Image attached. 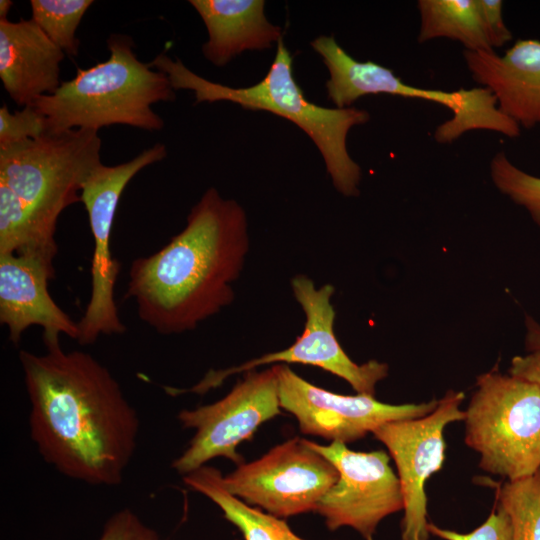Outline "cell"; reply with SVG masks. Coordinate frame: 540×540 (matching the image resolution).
Segmentation results:
<instances>
[{
    "label": "cell",
    "instance_id": "obj_1",
    "mask_svg": "<svg viewBox=\"0 0 540 540\" xmlns=\"http://www.w3.org/2000/svg\"><path fill=\"white\" fill-rule=\"evenodd\" d=\"M44 354L21 350L31 438L61 474L90 485L122 482L137 445L136 410L108 370L83 351L43 335Z\"/></svg>",
    "mask_w": 540,
    "mask_h": 540
},
{
    "label": "cell",
    "instance_id": "obj_2",
    "mask_svg": "<svg viewBox=\"0 0 540 540\" xmlns=\"http://www.w3.org/2000/svg\"><path fill=\"white\" fill-rule=\"evenodd\" d=\"M249 249L244 209L216 188L205 191L184 229L157 252L132 261L126 297L162 335L195 329L234 299Z\"/></svg>",
    "mask_w": 540,
    "mask_h": 540
},
{
    "label": "cell",
    "instance_id": "obj_3",
    "mask_svg": "<svg viewBox=\"0 0 540 540\" xmlns=\"http://www.w3.org/2000/svg\"><path fill=\"white\" fill-rule=\"evenodd\" d=\"M292 64L293 58L283 38L277 42L273 63L264 78L245 88L211 82L165 53L149 63L168 76L174 90H192L197 103L229 101L244 109L267 111L293 122L319 149L337 191L346 197L358 196L361 168L349 155L346 139L349 130L368 122L370 115L355 107L326 108L312 103L296 82Z\"/></svg>",
    "mask_w": 540,
    "mask_h": 540
},
{
    "label": "cell",
    "instance_id": "obj_4",
    "mask_svg": "<svg viewBox=\"0 0 540 540\" xmlns=\"http://www.w3.org/2000/svg\"><path fill=\"white\" fill-rule=\"evenodd\" d=\"M107 47L108 59L87 69L79 68L55 93L33 104L46 118V134L73 129L98 131L116 124L148 131L164 127L163 119L151 106L175 100L168 76L141 62L127 35H110Z\"/></svg>",
    "mask_w": 540,
    "mask_h": 540
},
{
    "label": "cell",
    "instance_id": "obj_5",
    "mask_svg": "<svg viewBox=\"0 0 540 540\" xmlns=\"http://www.w3.org/2000/svg\"><path fill=\"white\" fill-rule=\"evenodd\" d=\"M465 443L486 472L515 481L540 469V388L497 369L477 377L465 410Z\"/></svg>",
    "mask_w": 540,
    "mask_h": 540
},
{
    "label": "cell",
    "instance_id": "obj_6",
    "mask_svg": "<svg viewBox=\"0 0 540 540\" xmlns=\"http://www.w3.org/2000/svg\"><path fill=\"white\" fill-rule=\"evenodd\" d=\"M98 131L73 129L0 148V183L26 206L38 227L55 238L60 214L81 202L82 185L101 162Z\"/></svg>",
    "mask_w": 540,
    "mask_h": 540
},
{
    "label": "cell",
    "instance_id": "obj_7",
    "mask_svg": "<svg viewBox=\"0 0 540 540\" xmlns=\"http://www.w3.org/2000/svg\"><path fill=\"white\" fill-rule=\"evenodd\" d=\"M311 46L328 68L330 77L326 89L336 108L350 107L364 95L390 94L431 101L449 108L452 118L438 125L434 132L439 143H451L475 129L491 130L511 138L520 135V126L499 110L496 98L487 88L451 92L420 88L403 82L387 67L371 60L360 62L354 59L332 36H319Z\"/></svg>",
    "mask_w": 540,
    "mask_h": 540
},
{
    "label": "cell",
    "instance_id": "obj_8",
    "mask_svg": "<svg viewBox=\"0 0 540 540\" xmlns=\"http://www.w3.org/2000/svg\"><path fill=\"white\" fill-rule=\"evenodd\" d=\"M166 155L165 145L157 143L130 161L113 166L101 163L82 185L80 197L88 214L94 248L90 299L78 321L77 342L81 345L93 344L101 335H119L126 331L114 298L120 266L110 250L112 225L119 199L129 181Z\"/></svg>",
    "mask_w": 540,
    "mask_h": 540
},
{
    "label": "cell",
    "instance_id": "obj_9",
    "mask_svg": "<svg viewBox=\"0 0 540 540\" xmlns=\"http://www.w3.org/2000/svg\"><path fill=\"white\" fill-rule=\"evenodd\" d=\"M291 288L305 313L306 321L302 334L290 347L249 360L239 366L211 370L190 389L166 387V392L171 395L185 392L204 394L220 386L229 376L245 373L262 365L299 363L319 367L344 379L357 393L374 396L377 383L388 375V365L377 360L357 364L345 353L334 332L336 314L331 303L334 287L325 284L316 289L309 277L300 274L291 279Z\"/></svg>",
    "mask_w": 540,
    "mask_h": 540
},
{
    "label": "cell",
    "instance_id": "obj_10",
    "mask_svg": "<svg viewBox=\"0 0 540 540\" xmlns=\"http://www.w3.org/2000/svg\"><path fill=\"white\" fill-rule=\"evenodd\" d=\"M280 408L275 366L245 372L222 399L178 414L181 425L195 433L172 467L185 476L216 457L242 464L240 443L251 440L260 425L280 415Z\"/></svg>",
    "mask_w": 540,
    "mask_h": 540
},
{
    "label": "cell",
    "instance_id": "obj_11",
    "mask_svg": "<svg viewBox=\"0 0 540 540\" xmlns=\"http://www.w3.org/2000/svg\"><path fill=\"white\" fill-rule=\"evenodd\" d=\"M338 477L328 459L310 448L305 439L294 437L259 459L238 465L222 477V483L229 493L248 505L286 518L315 511Z\"/></svg>",
    "mask_w": 540,
    "mask_h": 540
},
{
    "label": "cell",
    "instance_id": "obj_12",
    "mask_svg": "<svg viewBox=\"0 0 540 540\" xmlns=\"http://www.w3.org/2000/svg\"><path fill=\"white\" fill-rule=\"evenodd\" d=\"M306 444L328 459L339 473L338 480L322 496L315 512L329 530L351 527L364 540H374L378 524L387 516L404 509L398 476L390 467L383 450L358 452L345 443L321 445L305 439Z\"/></svg>",
    "mask_w": 540,
    "mask_h": 540
},
{
    "label": "cell",
    "instance_id": "obj_13",
    "mask_svg": "<svg viewBox=\"0 0 540 540\" xmlns=\"http://www.w3.org/2000/svg\"><path fill=\"white\" fill-rule=\"evenodd\" d=\"M465 394L448 390L429 414L387 422L372 434L383 443L395 462L404 498L402 540H428L426 481L440 471L446 443L444 429L465 419L460 404Z\"/></svg>",
    "mask_w": 540,
    "mask_h": 540
},
{
    "label": "cell",
    "instance_id": "obj_14",
    "mask_svg": "<svg viewBox=\"0 0 540 540\" xmlns=\"http://www.w3.org/2000/svg\"><path fill=\"white\" fill-rule=\"evenodd\" d=\"M274 366L281 408L295 416L303 434L332 442L360 440L387 422L425 416L438 403L393 405L367 394H337L306 381L287 364Z\"/></svg>",
    "mask_w": 540,
    "mask_h": 540
},
{
    "label": "cell",
    "instance_id": "obj_15",
    "mask_svg": "<svg viewBox=\"0 0 540 540\" xmlns=\"http://www.w3.org/2000/svg\"><path fill=\"white\" fill-rule=\"evenodd\" d=\"M55 269L41 260L17 254L0 255V322L8 328L9 340L17 345L26 329L43 328V335L64 334L76 341L80 331L52 299L49 280Z\"/></svg>",
    "mask_w": 540,
    "mask_h": 540
},
{
    "label": "cell",
    "instance_id": "obj_16",
    "mask_svg": "<svg viewBox=\"0 0 540 540\" xmlns=\"http://www.w3.org/2000/svg\"><path fill=\"white\" fill-rule=\"evenodd\" d=\"M472 79L489 89L499 110L519 126L540 124V41L518 40L503 56L464 50Z\"/></svg>",
    "mask_w": 540,
    "mask_h": 540
},
{
    "label": "cell",
    "instance_id": "obj_17",
    "mask_svg": "<svg viewBox=\"0 0 540 540\" xmlns=\"http://www.w3.org/2000/svg\"><path fill=\"white\" fill-rule=\"evenodd\" d=\"M64 56L32 18L0 20V79L18 106L57 91Z\"/></svg>",
    "mask_w": 540,
    "mask_h": 540
},
{
    "label": "cell",
    "instance_id": "obj_18",
    "mask_svg": "<svg viewBox=\"0 0 540 540\" xmlns=\"http://www.w3.org/2000/svg\"><path fill=\"white\" fill-rule=\"evenodd\" d=\"M202 18L209 39L202 46L215 66L226 65L246 50H262L282 38L279 26L265 16L263 0H190Z\"/></svg>",
    "mask_w": 540,
    "mask_h": 540
},
{
    "label": "cell",
    "instance_id": "obj_19",
    "mask_svg": "<svg viewBox=\"0 0 540 540\" xmlns=\"http://www.w3.org/2000/svg\"><path fill=\"white\" fill-rule=\"evenodd\" d=\"M222 477L218 469L204 465L183 476V480L191 489L214 502L225 519L241 532L244 540H305L296 535L286 521L251 507L229 493Z\"/></svg>",
    "mask_w": 540,
    "mask_h": 540
},
{
    "label": "cell",
    "instance_id": "obj_20",
    "mask_svg": "<svg viewBox=\"0 0 540 540\" xmlns=\"http://www.w3.org/2000/svg\"><path fill=\"white\" fill-rule=\"evenodd\" d=\"M418 42L456 40L470 51H493L477 0H419Z\"/></svg>",
    "mask_w": 540,
    "mask_h": 540
},
{
    "label": "cell",
    "instance_id": "obj_21",
    "mask_svg": "<svg viewBox=\"0 0 540 540\" xmlns=\"http://www.w3.org/2000/svg\"><path fill=\"white\" fill-rule=\"evenodd\" d=\"M57 250L55 238L47 236L20 198L0 183V255L31 256L54 269Z\"/></svg>",
    "mask_w": 540,
    "mask_h": 540
},
{
    "label": "cell",
    "instance_id": "obj_22",
    "mask_svg": "<svg viewBox=\"0 0 540 540\" xmlns=\"http://www.w3.org/2000/svg\"><path fill=\"white\" fill-rule=\"evenodd\" d=\"M497 502L509 515L512 540H540V469L506 481L498 488Z\"/></svg>",
    "mask_w": 540,
    "mask_h": 540
},
{
    "label": "cell",
    "instance_id": "obj_23",
    "mask_svg": "<svg viewBox=\"0 0 540 540\" xmlns=\"http://www.w3.org/2000/svg\"><path fill=\"white\" fill-rule=\"evenodd\" d=\"M91 0H31L32 19L64 53L77 56V28Z\"/></svg>",
    "mask_w": 540,
    "mask_h": 540
},
{
    "label": "cell",
    "instance_id": "obj_24",
    "mask_svg": "<svg viewBox=\"0 0 540 540\" xmlns=\"http://www.w3.org/2000/svg\"><path fill=\"white\" fill-rule=\"evenodd\" d=\"M490 175L497 189L514 203L524 207L540 227V177L516 167L504 151L493 156Z\"/></svg>",
    "mask_w": 540,
    "mask_h": 540
},
{
    "label": "cell",
    "instance_id": "obj_25",
    "mask_svg": "<svg viewBox=\"0 0 540 540\" xmlns=\"http://www.w3.org/2000/svg\"><path fill=\"white\" fill-rule=\"evenodd\" d=\"M46 133V118L34 105L13 113L5 104L0 107V148L36 139Z\"/></svg>",
    "mask_w": 540,
    "mask_h": 540
},
{
    "label": "cell",
    "instance_id": "obj_26",
    "mask_svg": "<svg viewBox=\"0 0 540 540\" xmlns=\"http://www.w3.org/2000/svg\"><path fill=\"white\" fill-rule=\"evenodd\" d=\"M429 534L443 540H512V526L509 515L498 502L488 518L473 531L460 533L454 530L438 527L428 522Z\"/></svg>",
    "mask_w": 540,
    "mask_h": 540
},
{
    "label": "cell",
    "instance_id": "obj_27",
    "mask_svg": "<svg viewBox=\"0 0 540 540\" xmlns=\"http://www.w3.org/2000/svg\"><path fill=\"white\" fill-rule=\"evenodd\" d=\"M98 540H159L157 532L129 509L114 513Z\"/></svg>",
    "mask_w": 540,
    "mask_h": 540
},
{
    "label": "cell",
    "instance_id": "obj_28",
    "mask_svg": "<svg viewBox=\"0 0 540 540\" xmlns=\"http://www.w3.org/2000/svg\"><path fill=\"white\" fill-rule=\"evenodd\" d=\"M490 46L499 48L512 40V33L504 23L501 0H477Z\"/></svg>",
    "mask_w": 540,
    "mask_h": 540
},
{
    "label": "cell",
    "instance_id": "obj_29",
    "mask_svg": "<svg viewBox=\"0 0 540 540\" xmlns=\"http://www.w3.org/2000/svg\"><path fill=\"white\" fill-rule=\"evenodd\" d=\"M508 373L530 381L540 388V349L513 357Z\"/></svg>",
    "mask_w": 540,
    "mask_h": 540
},
{
    "label": "cell",
    "instance_id": "obj_30",
    "mask_svg": "<svg viewBox=\"0 0 540 540\" xmlns=\"http://www.w3.org/2000/svg\"><path fill=\"white\" fill-rule=\"evenodd\" d=\"M526 337L525 346L528 352L540 349V324L532 317L527 316L525 319Z\"/></svg>",
    "mask_w": 540,
    "mask_h": 540
},
{
    "label": "cell",
    "instance_id": "obj_31",
    "mask_svg": "<svg viewBox=\"0 0 540 540\" xmlns=\"http://www.w3.org/2000/svg\"><path fill=\"white\" fill-rule=\"evenodd\" d=\"M12 6L13 2L11 0L0 1V20L7 19V14Z\"/></svg>",
    "mask_w": 540,
    "mask_h": 540
}]
</instances>
